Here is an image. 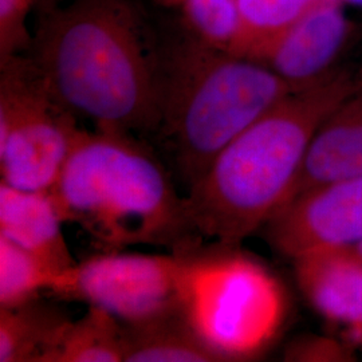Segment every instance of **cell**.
I'll use <instances>...</instances> for the list:
<instances>
[{
  "label": "cell",
  "instance_id": "6da1fadb",
  "mask_svg": "<svg viewBox=\"0 0 362 362\" xmlns=\"http://www.w3.org/2000/svg\"><path fill=\"white\" fill-rule=\"evenodd\" d=\"M28 50L71 113L90 118L98 130L156 133V46L133 1L71 0L38 13Z\"/></svg>",
  "mask_w": 362,
  "mask_h": 362
},
{
  "label": "cell",
  "instance_id": "7a4b0ae2",
  "mask_svg": "<svg viewBox=\"0 0 362 362\" xmlns=\"http://www.w3.org/2000/svg\"><path fill=\"white\" fill-rule=\"evenodd\" d=\"M358 81L339 70L293 91L226 145L185 194L200 238L236 246L285 207L314 133Z\"/></svg>",
  "mask_w": 362,
  "mask_h": 362
},
{
  "label": "cell",
  "instance_id": "3957f363",
  "mask_svg": "<svg viewBox=\"0 0 362 362\" xmlns=\"http://www.w3.org/2000/svg\"><path fill=\"white\" fill-rule=\"evenodd\" d=\"M65 220L103 251L199 246L185 196L165 167L133 136L82 130L52 189Z\"/></svg>",
  "mask_w": 362,
  "mask_h": 362
},
{
  "label": "cell",
  "instance_id": "277c9868",
  "mask_svg": "<svg viewBox=\"0 0 362 362\" xmlns=\"http://www.w3.org/2000/svg\"><path fill=\"white\" fill-rule=\"evenodd\" d=\"M160 136L188 189L220 151L294 89L257 61L185 35L156 49Z\"/></svg>",
  "mask_w": 362,
  "mask_h": 362
},
{
  "label": "cell",
  "instance_id": "5b68a950",
  "mask_svg": "<svg viewBox=\"0 0 362 362\" xmlns=\"http://www.w3.org/2000/svg\"><path fill=\"white\" fill-rule=\"evenodd\" d=\"M216 245L182 251L181 315L223 362L252 358L285 324V290L235 245Z\"/></svg>",
  "mask_w": 362,
  "mask_h": 362
},
{
  "label": "cell",
  "instance_id": "8992f818",
  "mask_svg": "<svg viewBox=\"0 0 362 362\" xmlns=\"http://www.w3.org/2000/svg\"><path fill=\"white\" fill-rule=\"evenodd\" d=\"M28 57L0 61V179L52 191L82 132Z\"/></svg>",
  "mask_w": 362,
  "mask_h": 362
},
{
  "label": "cell",
  "instance_id": "52a82bcc",
  "mask_svg": "<svg viewBox=\"0 0 362 362\" xmlns=\"http://www.w3.org/2000/svg\"><path fill=\"white\" fill-rule=\"evenodd\" d=\"M182 251H103L61 275L49 291L113 315L127 326L181 315Z\"/></svg>",
  "mask_w": 362,
  "mask_h": 362
},
{
  "label": "cell",
  "instance_id": "ba28073f",
  "mask_svg": "<svg viewBox=\"0 0 362 362\" xmlns=\"http://www.w3.org/2000/svg\"><path fill=\"white\" fill-rule=\"evenodd\" d=\"M262 230L270 246L290 260L356 246L362 242V177L297 194Z\"/></svg>",
  "mask_w": 362,
  "mask_h": 362
},
{
  "label": "cell",
  "instance_id": "9c48e42d",
  "mask_svg": "<svg viewBox=\"0 0 362 362\" xmlns=\"http://www.w3.org/2000/svg\"><path fill=\"white\" fill-rule=\"evenodd\" d=\"M338 0H318L260 54L267 66L294 90L314 86L339 71L337 62L346 50L353 25Z\"/></svg>",
  "mask_w": 362,
  "mask_h": 362
},
{
  "label": "cell",
  "instance_id": "30bf717a",
  "mask_svg": "<svg viewBox=\"0 0 362 362\" xmlns=\"http://www.w3.org/2000/svg\"><path fill=\"white\" fill-rule=\"evenodd\" d=\"M64 223L52 191L0 182V236L42 260L58 278L78 263L66 243Z\"/></svg>",
  "mask_w": 362,
  "mask_h": 362
},
{
  "label": "cell",
  "instance_id": "8fae6325",
  "mask_svg": "<svg viewBox=\"0 0 362 362\" xmlns=\"http://www.w3.org/2000/svg\"><path fill=\"white\" fill-rule=\"evenodd\" d=\"M357 177H362L361 79L314 133L290 200L311 188Z\"/></svg>",
  "mask_w": 362,
  "mask_h": 362
},
{
  "label": "cell",
  "instance_id": "7c38bea8",
  "mask_svg": "<svg viewBox=\"0 0 362 362\" xmlns=\"http://www.w3.org/2000/svg\"><path fill=\"white\" fill-rule=\"evenodd\" d=\"M298 285L321 315L362 337V260L349 250L294 259Z\"/></svg>",
  "mask_w": 362,
  "mask_h": 362
},
{
  "label": "cell",
  "instance_id": "4fadbf2b",
  "mask_svg": "<svg viewBox=\"0 0 362 362\" xmlns=\"http://www.w3.org/2000/svg\"><path fill=\"white\" fill-rule=\"evenodd\" d=\"M70 322L66 313L40 298L0 309V362H47Z\"/></svg>",
  "mask_w": 362,
  "mask_h": 362
},
{
  "label": "cell",
  "instance_id": "5bb4252c",
  "mask_svg": "<svg viewBox=\"0 0 362 362\" xmlns=\"http://www.w3.org/2000/svg\"><path fill=\"white\" fill-rule=\"evenodd\" d=\"M124 326V362H223L182 315Z\"/></svg>",
  "mask_w": 362,
  "mask_h": 362
},
{
  "label": "cell",
  "instance_id": "9a60e30c",
  "mask_svg": "<svg viewBox=\"0 0 362 362\" xmlns=\"http://www.w3.org/2000/svg\"><path fill=\"white\" fill-rule=\"evenodd\" d=\"M47 362H124V326L109 313L89 306L67 325Z\"/></svg>",
  "mask_w": 362,
  "mask_h": 362
},
{
  "label": "cell",
  "instance_id": "2e32d148",
  "mask_svg": "<svg viewBox=\"0 0 362 362\" xmlns=\"http://www.w3.org/2000/svg\"><path fill=\"white\" fill-rule=\"evenodd\" d=\"M318 0H238L240 31L231 54L257 61Z\"/></svg>",
  "mask_w": 362,
  "mask_h": 362
},
{
  "label": "cell",
  "instance_id": "e0dca14e",
  "mask_svg": "<svg viewBox=\"0 0 362 362\" xmlns=\"http://www.w3.org/2000/svg\"><path fill=\"white\" fill-rule=\"evenodd\" d=\"M58 276L37 257L0 236V309L38 299L50 291Z\"/></svg>",
  "mask_w": 362,
  "mask_h": 362
},
{
  "label": "cell",
  "instance_id": "ac0fdd59",
  "mask_svg": "<svg viewBox=\"0 0 362 362\" xmlns=\"http://www.w3.org/2000/svg\"><path fill=\"white\" fill-rule=\"evenodd\" d=\"M180 8L194 38L231 54L240 31L238 0H182Z\"/></svg>",
  "mask_w": 362,
  "mask_h": 362
},
{
  "label": "cell",
  "instance_id": "d6986e66",
  "mask_svg": "<svg viewBox=\"0 0 362 362\" xmlns=\"http://www.w3.org/2000/svg\"><path fill=\"white\" fill-rule=\"evenodd\" d=\"M33 0H0V61L30 49L33 37L27 31V15Z\"/></svg>",
  "mask_w": 362,
  "mask_h": 362
},
{
  "label": "cell",
  "instance_id": "ffe728a7",
  "mask_svg": "<svg viewBox=\"0 0 362 362\" xmlns=\"http://www.w3.org/2000/svg\"><path fill=\"white\" fill-rule=\"evenodd\" d=\"M33 1H34V8L37 10V13L49 11L54 7L59 6L61 3H64V0H33Z\"/></svg>",
  "mask_w": 362,
  "mask_h": 362
},
{
  "label": "cell",
  "instance_id": "44dd1931",
  "mask_svg": "<svg viewBox=\"0 0 362 362\" xmlns=\"http://www.w3.org/2000/svg\"><path fill=\"white\" fill-rule=\"evenodd\" d=\"M158 4L165 7H180L182 0H155Z\"/></svg>",
  "mask_w": 362,
  "mask_h": 362
},
{
  "label": "cell",
  "instance_id": "7402d4cb",
  "mask_svg": "<svg viewBox=\"0 0 362 362\" xmlns=\"http://www.w3.org/2000/svg\"><path fill=\"white\" fill-rule=\"evenodd\" d=\"M339 3L342 4H349L353 7H357V8H362V0H338Z\"/></svg>",
  "mask_w": 362,
  "mask_h": 362
},
{
  "label": "cell",
  "instance_id": "603a6c76",
  "mask_svg": "<svg viewBox=\"0 0 362 362\" xmlns=\"http://www.w3.org/2000/svg\"><path fill=\"white\" fill-rule=\"evenodd\" d=\"M361 82H362V78H361Z\"/></svg>",
  "mask_w": 362,
  "mask_h": 362
}]
</instances>
